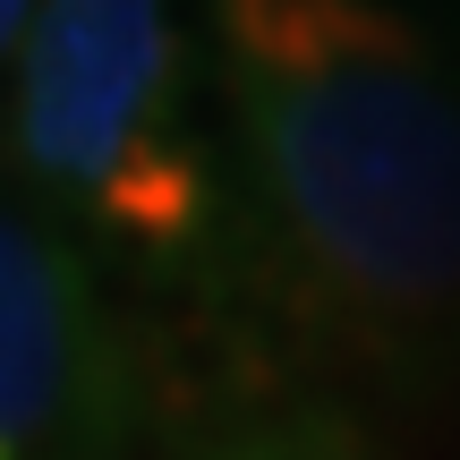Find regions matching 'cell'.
I'll return each mask as SVG.
<instances>
[{
  "mask_svg": "<svg viewBox=\"0 0 460 460\" xmlns=\"http://www.w3.org/2000/svg\"><path fill=\"white\" fill-rule=\"evenodd\" d=\"M0 460H17V452H0Z\"/></svg>",
  "mask_w": 460,
  "mask_h": 460,
  "instance_id": "obj_5",
  "label": "cell"
},
{
  "mask_svg": "<svg viewBox=\"0 0 460 460\" xmlns=\"http://www.w3.org/2000/svg\"><path fill=\"white\" fill-rule=\"evenodd\" d=\"M256 146L307 256L384 315L460 298V102L384 0H222Z\"/></svg>",
  "mask_w": 460,
  "mask_h": 460,
  "instance_id": "obj_1",
  "label": "cell"
},
{
  "mask_svg": "<svg viewBox=\"0 0 460 460\" xmlns=\"http://www.w3.org/2000/svg\"><path fill=\"white\" fill-rule=\"evenodd\" d=\"M60 393H68V281L0 214V452L51 427Z\"/></svg>",
  "mask_w": 460,
  "mask_h": 460,
  "instance_id": "obj_3",
  "label": "cell"
},
{
  "mask_svg": "<svg viewBox=\"0 0 460 460\" xmlns=\"http://www.w3.org/2000/svg\"><path fill=\"white\" fill-rule=\"evenodd\" d=\"M17 17H26V0H0V43L17 34Z\"/></svg>",
  "mask_w": 460,
  "mask_h": 460,
  "instance_id": "obj_4",
  "label": "cell"
},
{
  "mask_svg": "<svg viewBox=\"0 0 460 460\" xmlns=\"http://www.w3.org/2000/svg\"><path fill=\"white\" fill-rule=\"evenodd\" d=\"M171 94V26L163 0H43L17 85V146L43 180L102 188L163 128Z\"/></svg>",
  "mask_w": 460,
  "mask_h": 460,
  "instance_id": "obj_2",
  "label": "cell"
}]
</instances>
